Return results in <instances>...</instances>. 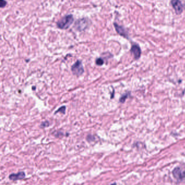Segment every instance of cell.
<instances>
[{
	"label": "cell",
	"instance_id": "11",
	"mask_svg": "<svg viewBox=\"0 0 185 185\" xmlns=\"http://www.w3.org/2000/svg\"><path fill=\"white\" fill-rule=\"evenodd\" d=\"M128 94H124V95H123L121 98L120 100V101L121 102H122V103L124 102V101H126V98H128Z\"/></svg>",
	"mask_w": 185,
	"mask_h": 185
},
{
	"label": "cell",
	"instance_id": "9",
	"mask_svg": "<svg viewBox=\"0 0 185 185\" xmlns=\"http://www.w3.org/2000/svg\"><path fill=\"white\" fill-rule=\"evenodd\" d=\"M96 63L98 65V66H102L104 64V61L102 58H98L96 60Z\"/></svg>",
	"mask_w": 185,
	"mask_h": 185
},
{
	"label": "cell",
	"instance_id": "3",
	"mask_svg": "<svg viewBox=\"0 0 185 185\" xmlns=\"http://www.w3.org/2000/svg\"><path fill=\"white\" fill-rule=\"evenodd\" d=\"M71 70L75 75L81 76L84 73V70L81 61L79 60L77 61L75 64L72 66Z\"/></svg>",
	"mask_w": 185,
	"mask_h": 185
},
{
	"label": "cell",
	"instance_id": "2",
	"mask_svg": "<svg viewBox=\"0 0 185 185\" xmlns=\"http://www.w3.org/2000/svg\"><path fill=\"white\" fill-rule=\"evenodd\" d=\"M170 3L176 15H179L184 12L185 5L183 4L180 0H171Z\"/></svg>",
	"mask_w": 185,
	"mask_h": 185
},
{
	"label": "cell",
	"instance_id": "1",
	"mask_svg": "<svg viewBox=\"0 0 185 185\" xmlns=\"http://www.w3.org/2000/svg\"><path fill=\"white\" fill-rule=\"evenodd\" d=\"M74 22L73 16L72 14H69L64 16L60 19L57 23V26L58 28L63 30L67 29L73 24Z\"/></svg>",
	"mask_w": 185,
	"mask_h": 185
},
{
	"label": "cell",
	"instance_id": "14",
	"mask_svg": "<svg viewBox=\"0 0 185 185\" xmlns=\"http://www.w3.org/2000/svg\"><path fill=\"white\" fill-rule=\"evenodd\" d=\"M110 185H117V184H116V182H115V183H113V184H112Z\"/></svg>",
	"mask_w": 185,
	"mask_h": 185
},
{
	"label": "cell",
	"instance_id": "13",
	"mask_svg": "<svg viewBox=\"0 0 185 185\" xmlns=\"http://www.w3.org/2000/svg\"><path fill=\"white\" fill-rule=\"evenodd\" d=\"M49 125H50V124H49L48 121H45L41 123V127L44 128L47 127H48Z\"/></svg>",
	"mask_w": 185,
	"mask_h": 185
},
{
	"label": "cell",
	"instance_id": "10",
	"mask_svg": "<svg viewBox=\"0 0 185 185\" xmlns=\"http://www.w3.org/2000/svg\"><path fill=\"white\" fill-rule=\"evenodd\" d=\"M65 110H66V107L65 106H62L61 108H60L57 111L55 112V114L57 113L58 112H61L63 114L65 113Z\"/></svg>",
	"mask_w": 185,
	"mask_h": 185
},
{
	"label": "cell",
	"instance_id": "4",
	"mask_svg": "<svg viewBox=\"0 0 185 185\" xmlns=\"http://www.w3.org/2000/svg\"><path fill=\"white\" fill-rule=\"evenodd\" d=\"M89 26L88 20L86 18H83L77 21L75 27L79 31H82L87 29Z\"/></svg>",
	"mask_w": 185,
	"mask_h": 185
},
{
	"label": "cell",
	"instance_id": "5",
	"mask_svg": "<svg viewBox=\"0 0 185 185\" xmlns=\"http://www.w3.org/2000/svg\"><path fill=\"white\" fill-rule=\"evenodd\" d=\"M114 25L115 27V28L116 29V32L122 36L128 39H129V34L127 30L123 26H122L119 25L118 24L114 22Z\"/></svg>",
	"mask_w": 185,
	"mask_h": 185
},
{
	"label": "cell",
	"instance_id": "8",
	"mask_svg": "<svg viewBox=\"0 0 185 185\" xmlns=\"http://www.w3.org/2000/svg\"><path fill=\"white\" fill-rule=\"evenodd\" d=\"M131 53L133 54L134 58L136 60L140 58L141 55V48L137 45H133L130 49Z\"/></svg>",
	"mask_w": 185,
	"mask_h": 185
},
{
	"label": "cell",
	"instance_id": "12",
	"mask_svg": "<svg viewBox=\"0 0 185 185\" xmlns=\"http://www.w3.org/2000/svg\"><path fill=\"white\" fill-rule=\"evenodd\" d=\"M7 4V2L5 0H0V7L1 8H3L5 7H6Z\"/></svg>",
	"mask_w": 185,
	"mask_h": 185
},
{
	"label": "cell",
	"instance_id": "7",
	"mask_svg": "<svg viewBox=\"0 0 185 185\" xmlns=\"http://www.w3.org/2000/svg\"><path fill=\"white\" fill-rule=\"evenodd\" d=\"M173 175L174 178L178 180H182L185 178V172L182 171L180 168H175L173 171Z\"/></svg>",
	"mask_w": 185,
	"mask_h": 185
},
{
	"label": "cell",
	"instance_id": "6",
	"mask_svg": "<svg viewBox=\"0 0 185 185\" xmlns=\"http://www.w3.org/2000/svg\"><path fill=\"white\" fill-rule=\"evenodd\" d=\"M26 178V174L23 172H18L17 173H12L10 174L8 176V178L10 180L15 181L17 180H21Z\"/></svg>",
	"mask_w": 185,
	"mask_h": 185
}]
</instances>
